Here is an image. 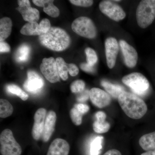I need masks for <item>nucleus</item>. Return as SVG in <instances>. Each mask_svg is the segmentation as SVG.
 <instances>
[{
    "mask_svg": "<svg viewBox=\"0 0 155 155\" xmlns=\"http://www.w3.org/2000/svg\"><path fill=\"white\" fill-rule=\"evenodd\" d=\"M118 100L124 113L131 119H141L147 111V107L144 101L131 93L123 92L119 95Z\"/></svg>",
    "mask_w": 155,
    "mask_h": 155,
    "instance_id": "nucleus-1",
    "label": "nucleus"
},
{
    "mask_svg": "<svg viewBox=\"0 0 155 155\" xmlns=\"http://www.w3.org/2000/svg\"><path fill=\"white\" fill-rule=\"evenodd\" d=\"M39 39L44 46L56 51L66 49L71 43L69 35L64 29L58 27H51L46 33L39 36Z\"/></svg>",
    "mask_w": 155,
    "mask_h": 155,
    "instance_id": "nucleus-2",
    "label": "nucleus"
},
{
    "mask_svg": "<svg viewBox=\"0 0 155 155\" xmlns=\"http://www.w3.org/2000/svg\"><path fill=\"white\" fill-rule=\"evenodd\" d=\"M139 27L146 28L152 23L155 18V0H143L139 4L136 12Z\"/></svg>",
    "mask_w": 155,
    "mask_h": 155,
    "instance_id": "nucleus-3",
    "label": "nucleus"
},
{
    "mask_svg": "<svg viewBox=\"0 0 155 155\" xmlns=\"http://www.w3.org/2000/svg\"><path fill=\"white\" fill-rule=\"evenodd\" d=\"M124 84L131 89L135 94L139 96L146 94L150 88L148 80L141 73L133 72L122 78Z\"/></svg>",
    "mask_w": 155,
    "mask_h": 155,
    "instance_id": "nucleus-4",
    "label": "nucleus"
},
{
    "mask_svg": "<svg viewBox=\"0 0 155 155\" xmlns=\"http://www.w3.org/2000/svg\"><path fill=\"white\" fill-rule=\"evenodd\" d=\"M0 144L2 155H21L22 153V148L14 138L10 129H5L1 134Z\"/></svg>",
    "mask_w": 155,
    "mask_h": 155,
    "instance_id": "nucleus-5",
    "label": "nucleus"
},
{
    "mask_svg": "<svg viewBox=\"0 0 155 155\" xmlns=\"http://www.w3.org/2000/svg\"><path fill=\"white\" fill-rule=\"evenodd\" d=\"M71 27L73 31L83 37L92 39L96 36V27L92 20L88 17H78L72 22Z\"/></svg>",
    "mask_w": 155,
    "mask_h": 155,
    "instance_id": "nucleus-6",
    "label": "nucleus"
},
{
    "mask_svg": "<svg viewBox=\"0 0 155 155\" xmlns=\"http://www.w3.org/2000/svg\"><path fill=\"white\" fill-rule=\"evenodd\" d=\"M101 12L110 19L119 22L125 19L126 14L125 11L118 4L110 1H103L99 4Z\"/></svg>",
    "mask_w": 155,
    "mask_h": 155,
    "instance_id": "nucleus-7",
    "label": "nucleus"
},
{
    "mask_svg": "<svg viewBox=\"0 0 155 155\" xmlns=\"http://www.w3.org/2000/svg\"><path fill=\"white\" fill-rule=\"evenodd\" d=\"M41 72L47 80L55 83L60 80L56 60L52 57L45 58L40 66Z\"/></svg>",
    "mask_w": 155,
    "mask_h": 155,
    "instance_id": "nucleus-8",
    "label": "nucleus"
},
{
    "mask_svg": "<svg viewBox=\"0 0 155 155\" xmlns=\"http://www.w3.org/2000/svg\"><path fill=\"white\" fill-rule=\"evenodd\" d=\"M19 7L16 8L22 15V18L28 22H37L40 17L39 12L37 9L31 8L28 0L18 1Z\"/></svg>",
    "mask_w": 155,
    "mask_h": 155,
    "instance_id": "nucleus-9",
    "label": "nucleus"
},
{
    "mask_svg": "<svg viewBox=\"0 0 155 155\" xmlns=\"http://www.w3.org/2000/svg\"><path fill=\"white\" fill-rule=\"evenodd\" d=\"M105 48L107 65L110 69H113L116 64L119 51V43L114 37H109L105 41Z\"/></svg>",
    "mask_w": 155,
    "mask_h": 155,
    "instance_id": "nucleus-10",
    "label": "nucleus"
},
{
    "mask_svg": "<svg viewBox=\"0 0 155 155\" xmlns=\"http://www.w3.org/2000/svg\"><path fill=\"white\" fill-rule=\"evenodd\" d=\"M27 80L23 84V87L26 91L30 93H38L44 86V81L36 72L29 70L27 73Z\"/></svg>",
    "mask_w": 155,
    "mask_h": 155,
    "instance_id": "nucleus-11",
    "label": "nucleus"
},
{
    "mask_svg": "<svg viewBox=\"0 0 155 155\" xmlns=\"http://www.w3.org/2000/svg\"><path fill=\"white\" fill-rule=\"evenodd\" d=\"M119 45L124 57L125 65L130 68L135 67L138 60V54L136 50L123 40L120 41Z\"/></svg>",
    "mask_w": 155,
    "mask_h": 155,
    "instance_id": "nucleus-12",
    "label": "nucleus"
},
{
    "mask_svg": "<svg viewBox=\"0 0 155 155\" xmlns=\"http://www.w3.org/2000/svg\"><path fill=\"white\" fill-rule=\"evenodd\" d=\"M90 98L94 106L99 108L106 107L111 102V97L107 93L96 87L89 91Z\"/></svg>",
    "mask_w": 155,
    "mask_h": 155,
    "instance_id": "nucleus-13",
    "label": "nucleus"
},
{
    "mask_svg": "<svg viewBox=\"0 0 155 155\" xmlns=\"http://www.w3.org/2000/svg\"><path fill=\"white\" fill-rule=\"evenodd\" d=\"M46 110L44 108L38 109L34 115V123L32 130V136L35 140L42 137L46 118Z\"/></svg>",
    "mask_w": 155,
    "mask_h": 155,
    "instance_id": "nucleus-14",
    "label": "nucleus"
},
{
    "mask_svg": "<svg viewBox=\"0 0 155 155\" xmlns=\"http://www.w3.org/2000/svg\"><path fill=\"white\" fill-rule=\"evenodd\" d=\"M69 150V145L66 140L57 138L51 143L47 155H68Z\"/></svg>",
    "mask_w": 155,
    "mask_h": 155,
    "instance_id": "nucleus-15",
    "label": "nucleus"
},
{
    "mask_svg": "<svg viewBox=\"0 0 155 155\" xmlns=\"http://www.w3.org/2000/svg\"><path fill=\"white\" fill-rule=\"evenodd\" d=\"M57 116L54 111H50L48 113L45 121L44 129L42 139L44 142H47L51 138L54 130Z\"/></svg>",
    "mask_w": 155,
    "mask_h": 155,
    "instance_id": "nucleus-16",
    "label": "nucleus"
},
{
    "mask_svg": "<svg viewBox=\"0 0 155 155\" xmlns=\"http://www.w3.org/2000/svg\"><path fill=\"white\" fill-rule=\"evenodd\" d=\"M35 5L38 7H43V11L49 16L56 18L60 15L59 9L53 4L54 1L51 0H33Z\"/></svg>",
    "mask_w": 155,
    "mask_h": 155,
    "instance_id": "nucleus-17",
    "label": "nucleus"
},
{
    "mask_svg": "<svg viewBox=\"0 0 155 155\" xmlns=\"http://www.w3.org/2000/svg\"><path fill=\"white\" fill-rule=\"evenodd\" d=\"M139 143L142 148L147 151L155 149V131L142 136Z\"/></svg>",
    "mask_w": 155,
    "mask_h": 155,
    "instance_id": "nucleus-18",
    "label": "nucleus"
},
{
    "mask_svg": "<svg viewBox=\"0 0 155 155\" xmlns=\"http://www.w3.org/2000/svg\"><path fill=\"white\" fill-rule=\"evenodd\" d=\"M12 22L8 17H5L0 20V41H1L8 38L11 33Z\"/></svg>",
    "mask_w": 155,
    "mask_h": 155,
    "instance_id": "nucleus-19",
    "label": "nucleus"
},
{
    "mask_svg": "<svg viewBox=\"0 0 155 155\" xmlns=\"http://www.w3.org/2000/svg\"><path fill=\"white\" fill-rule=\"evenodd\" d=\"M101 84L106 91L115 98L118 99L119 95L125 91V88L123 87L118 84H114L107 81H102Z\"/></svg>",
    "mask_w": 155,
    "mask_h": 155,
    "instance_id": "nucleus-20",
    "label": "nucleus"
},
{
    "mask_svg": "<svg viewBox=\"0 0 155 155\" xmlns=\"http://www.w3.org/2000/svg\"><path fill=\"white\" fill-rule=\"evenodd\" d=\"M31 51L30 46L28 45H21L15 53V60L19 63L25 62L29 58Z\"/></svg>",
    "mask_w": 155,
    "mask_h": 155,
    "instance_id": "nucleus-21",
    "label": "nucleus"
},
{
    "mask_svg": "<svg viewBox=\"0 0 155 155\" xmlns=\"http://www.w3.org/2000/svg\"><path fill=\"white\" fill-rule=\"evenodd\" d=\"M20 33L23 35L40 36L39 25L37 22H28L21 28Z\"/></svg>",
    "mask_w": 155,
    "mask_h": 155,
    "instance_id": "nucleus-22",
    "label": "nucleus"
},
{
    "mask_svg": "<svg viewBox=\"0 0 155 155\" xmlns=\"http://www.w3.org/2000/svg\"><path fill=\"white\" fill-rule=\"evenodd\" d=\"M56 61L59 76L63 80H67L68 78V72L69 71V64H67L61 57L57 58Z\"/></svg>",
    "mask_w": 155,
    "mask_h": 155,
    "instance_id": "nucleus-23",
    "label": "nucleus"
},
{
    "mask_svg": "<svg viewBox=\"0 0 155 155\" xmlns=\"http://www.w3.org/2000/svg\"><path fill=\"white\" fill-rule=\"evenodd\" d=\"M13 107L8 101L1 99L0 100V117L6 118L13 114Z\"/></svg>",
    "mask_w": 155,
    "mask_h": 155,
    "instance_id": "nucleus-24",
    "label": "nucleus"
},
{
    "mask_svg": "<svg viewBox=\"0 0 155 155\" xmlns=\"http://www.w3.org/2000/svg\"><path fill=\"white\" fill-rule=\"evenodd\" d=\"M6 90L9 93L16 95L22 101H25L28 99V95L22 91L19 86L15 84H10L7 85L6 86Z\"/></svg>",
    "mask_w": 155,
    "mask_h": 155,
    "instance_id": "nucleus-25",
    "label": "nucleus"
},
{
    "mask_svg": "<svg viewBox=\"0 0 155 155\" xmlns=\"http://www.w3.org/2000/svg\"><path fill=\"white\" fill-rule=\"evenodd\" d=\"M103 137L97 136L92 141L90 147L91 155H98L102 149Z\"/></svg>",
    "mask_w": 155,
    "mask_h": 155,
    "instance_id": "nucleus-26",
    "label": "nucleus"
},
{
    "mask_svg": "<svg viewBox=\"0 0 155 155\" xmlns=\"http://www.w3.org/2000/svg\"><path fill=\"white\" fill-rule=\"evenodd\" d=\"M94 130L96 133L104 134L108 132L110 130V125L107 121L100 122L96 120L93 125Z\"/></svg>",
    "mask_w": 155,
    "mask_h": 155,
    "instance_id": "nucleus-27",
    "label": "nucleus"
},
{
    "mask_svg": "<svg viewBox=\"0 0 155 155\" xmlns=\"http://www.w3.org/2000/svg\"><path fill=\"white\" fill-rule=\"evenodd\" d=\"M85 52L87 64L94 66L98 61V57L96 53L94 50L90 48H86L85 50Z\"/></svg>",
    "mask_w": 155,
    "mask_h": 155,
    "instance_id": "nucleus-28",
    "label": "nucleus"
},
{
    "mask_svg": "<svg viewBox=\"0 0 155 155\" xmlns=\"http://www.w3.org/2000/svg\"><path fill=\"white\" fill-rule=\"evenodd\" d=\"M70 118L72 122L76 125H79L82 123L83 114L80 113L76 108H72L70 112Z\"/></svg>",
    "mask_w": 155,
    "mask_h": 155,
    "instance_id": "nucleus-29",
    "label": "nucleus"
},
{
    "mask_svg": "<svg viewBox=\"0 0 155 155\" xmlns=\"http://www.w3.org/2000/svg\"><path fill=\"white\" fill-rule=\"evenodd\" d=\"M85 84L81 80H77L73 81L70 85V90L74 93H80L84 90Z\"/></svg>",
    "mask_w": 155,
    "mask_h": 155,
    "instance_id": "nucleus-30",
    "label": "nucleus"
},
{
    "mask_svg": "<svg viewBox=\"0 0 155 155\" xmlns=\"http://www.w3.org/2000/svg\"><path fill=\"white\" fill-rule=\"evenodd\" d=\"M39 25L41 35L46 33L51 28V23L49 20L46 18L43 19L40 22Z\"/></svg>",
    "mask_w": 155,
    "mask_h": 155,
    "instance_id": "nucleus-31",
    "label": "nucleus"
},
{
    "mask_svg": "<svg viewBox=\"0 0 155 155\" xmlns=\"http://www.w3.org/2000/svg\"><path fill=\"white\" fill-rule=\"evenodd\" d=\"M69 2L75 6L83 7H90L94 3L91 0H70Z\"/></svg>",
    "mask_w": 155,
    "mask_h": 155,
    "instance_id": "nucleus-32",
    "label": "nucleus"
},
{
    "mask_svg": "<svg viewBox=\"0 0 155 155\" xmlns=\"http://www.w3.org/2000/svg\"><path fill=\"white\" fill-rule=\"evenodd\" d=\"M89 97V91L87 90H85L78 96L77 101L78 102L83 103L87 101Z\"/></svg>",
    "mask_w": 155,
    "mask_h": 155,
    "instance_id": "nucleus-33",
    "label": "nucleus"
},
{
    "mask_svg": "<svg viewBox=\"0 0 155 155\" xmlns=\"http://www.w3.org/2000/svg\"><path fill=\"white\" fill-rule=\"evenodd\" d=\"M74 107L79 111L81 114H86L89 110V107L85 104L80 103V104H76L74 106Z\"/></svg>",
    "mask_w": 155,
    "mask_h": 155,
    "instance_id": "nucleus-34",
    "label": "nucleus"
},
{
    "mask_svg": "<svg viewBox=\"0 0 155 155\" xmlns=\"http://www.w3.org/2000/svg\"><path fill=\"white\" fill-rule=\"evenodd\" d=\"M80 67L83 71L88 73H94L95 71L94 66H91L87 63H82L81 64Z\"/></svg>",
    "mask_w": 155,
    "mask_h": 155,
    "instance_id": "nucleus-35",
    "label": "nucleus"
},
{
    "mask_svg": "<svg viewBox=\"0 0 155 155\" xmlns=\"http://www.w3.org/2000/svg\"><path fill=\"white\" fill-rule=\"evenodd\" d=\"M69 74L71 76H75L78 74L79 72V69L78 67L75 65L73 64H69Z\"/></svg>",
    "mask_w": 155,
    "mask_h": 155,
    "instance_id": "nucleus-36",
    "label": "nucleus"
},
{
    "mask_svg": "<svg viewBox=\"0 0 155 155\" xmlns=\"http://www.w3.org/2000/svg\"><path fill=\"white\" fill-rule=\"evenodd\" d=\"M10 45L5 42L1 41L0 43V52L1 53H7L10 51Z\"/></svg>",
    "mask_w": 155,
    "mask_h": 155,
    "instance_id": "nucleus-37",
    "label": "nucleus"
},
{
    "mask_svg": "<svg viewBox=\"0 0 155 155\" xmlns=\"http://www.w3.org/2000/svg\"><path fill=\"white\" fill-rule=\"evenodd\" d=\"M95 118L96 120L100 122H104L106 121L107 115L104 112L102 111H99L95 114Z\"/></svg>",
    "mask_w": 155,
    "mask_h": 155,
    "instance_id": "nucleus-38",
    "label": "nucleus"
},
{
    "mask_svg": "<svg viewBox=\"0 0 155 155\" xmlns=\"http://www.w3.org/2000/svg\"><path fill=\"white\" fill-rule=\"evenodd\" d=\"M103 155H122L121 153L118 150L113 149L109 150Z\"/></svg>",
    "mask_w": 155,
    "mask_h": 155,
    "instance_id": "nucleus-39",
    "label": "nucleus"
},
{
    "mask_svg": "<svg viewBox=\"0 0 155 155\" xmlns=\"http://www.w3.org/2000/svg\"><path fill=\"white\" fill-rule=\"evenodd\" d=\"M140 155H155V149L147 151L146 152L143 153Z\"/></svg>",
    "mask_w": 155,
    "mask_h": 155,
    "instance_id": "nucleus-40",
    "label": "nucleus"
}]
</instances>
